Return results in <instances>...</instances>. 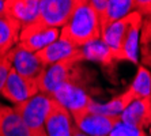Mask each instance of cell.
<instances>
[{
    "mask_svg": "<svg viewBox=\"0 0 151 136\" xmlns=\"http://www.w3.org/2000/svg\"><path fill=\"white\" fill-rule=\"evenodd\" d=\"M142 22L143 18L137 12H132L102 32V42L109 48L117 63H139V37Z\"/></svg>",
    "mask_w": 151,
    "mask_h": 136,
    "instance_id": "obj_1",
    "label": "cell"
},
{
    "mask_svg": "<svg viewBox=\"0 0 151 136\" xmlns=\"http://www.w3.org/2000/svg\"><path fill=\"white\" fill-rule=\"evenodd\" d=\"M101 34L98 15L90 4V0H79L68 23L60 29V38L78 49L101 40Z\"/></svg>",
    "mask_w": 151,
    "mask_h": 136,
    "instance_id": "obj_2",
    "label": "cell"
},
{
    "mask_svg": "<svg viewBox=\"0 0 151 136\" xmlns=\"http://www.w3.org/2000/svg\"><path fill=\"white\" fill-rule=\"evenodd\" d=\"M83 61V52L82 49H79L74 56L46 67L41 72V75L37 78L40 93L50 97L57 89L64 84H76L83 87L86 83L84 80L86 70L82 65Z\"/></svg>",
    "mask_w": 151,
    "mask_h": 136,
    "instance_id": "obj_3",
    "label": "cell"
},
{
    "mask_svg": "<svg viewBox=\"0 0 151 136\" xmlns=\"http://www.w3.org/2000/svg\"><path fill=\"white\" fill-rule=\"evenodd\" d=\"M50 97L46 94L38 93L27 101L15 105L14 110L19 114L23 122L33 132L38 133L41 136H46L45 133V120L49 113Z\"/></svg>",
    "mask_w": 151,
    "mask_h": 136,
    "instance_id": "obj_4",
    "label": "cell"
},
{
    "mask_svg": "<svg viewBox=\"0 0 151 136\" xmlns=\"http://www.w3.org/2000/svg\"><path fill=\"white\" fill-rule=\"evenodd\" d=\"M79 0H40L37 22L49 29H61L68 23Z\"/></svg>",
    "mask_w": 151,
    "mask_h": 136,
    "instance_id": "obj_5",
    "label": "cell"
},
{
    "mask_svg": "<svg viewBox=\"0 0 151 136\" xmlns=\"http://www.w3.org/2000/svg\"><path fill=\"white\" fill-rule=\"evenodd\" d=\"M71 116L75 127L88 136H109L116 124L120 121V117L99 114L90 108L78 110Z\"/></svg>",
    "mask_w": 151,
    "mask_h": 136,
    "instance_id": "obj_6",
    "label": "cell"
},
{
    "mask_svg": "<svg viewBox=\"0 0 151 136\" xmlns=\"http://www.w3.org/2000/svg\"><path fill=\"white\" fill-rule=\"evenodd\" d=\"M59 37V29L45 27L44 24L35 21L21 29L17 45L19 48L27 50V52L37 53L40 50H42L44 48H46L48 45L53 44Z\"/></svg>",
    "mask_w": 151,
    "mask_h": 136,
    "instance_id": "obj_7",
    "label": "cell"
},
{
    "mask_svg": "<svg viewBox=\"0 0 151 136\" xmlns=\"http://www.w3.org/2000/svg\"><path fill=\"white\" fill-rule=\"evenodd\" d=\"M40 93L37 79L22 76L15 70H11L0 94L4 99L12 102L14 105H19L27 101L35 94Z\"/></svg>",
    "mask_w": 151,
    "mask_h": 136,
    "instance_id": "obj_8",
    "label": "cell"
},
{
    "mask_svg": "<svg viewBox=\"0 0 151 136\" xmlns=\"http://www.w3.org/2000/svg\"><path fill=\"white\" fill-rule=\"evenodd\" d=\"M74 127L71 113L56 99L50 98L49 113L44 125L46 136H72Z\"/></svg>",
    "mask_w": 151,
    "mask_h": 136,
    "instance_id": "obj_9",
    "label": "cell"
},
{
    "mask_svg": "<svg viewBox=\"0 0 151 136\" xmlns=\"http://www.w3.org/2000/svg\"><path fill=\"white\" fill-rule=\"evenodd\" d=\"M50 98L56 99L60 105H63L71 114L78 110L88 108L90 102L93 101L91 95L83 87L76 86V84H64L57 89L50 95Z\"/></svg>",
    "mask_w": 151,
    "mask_h": 136,
    "instance_id": "obj_10",
    "label": "cell"
},
{
    "mask_svg": "<svg viewBox=\"0 0 151 136\" xmlns=\"http://www.w3.org/2000/svg\"><path fill=\"white\" fill-rule=\"evenodd\" d=\"M8 56H10L11 60L12 70H15L22 76L37 79L41 75L42 71L45 70L44 65L40 63V60L35 53L27 52L25 49L19 48L18 45H15L8 52Z\"/></svg>",
    "mask_w": 151,
    "mask_h": 136,
    "instance_id": "obj_11",
    "label": "cell"
},
{
    "mask_svg": "<svg viewBox=\"0 0 151 136\" xmlns=\"http://www.w3.org/2000/svg\"><path fill=\"white\" fill-rule=\"evenodd\" d=\"M120 121L146 129L151 127V97L132 101L120 114Z\"/></svg>",
    "mask_w": 151,
    "mask_h": 136,
    "instance_id": "obj_12",
    "label": "cell"
},
{
    "mask_svg": "<svg viewBox=\"0 0 151 136\" xmlns=\"http://www.w3.org/2000/svg\"><path fill=\"white\" fill-rule=\"evenodd\" d=\"M0 136H41L33 132L14 108L0 105Z\"/></svg>",
    "mask_w": 151,
    "mask_h": 136,
    "instance_id": "obj_13",
    "label": "cell"
},
{
    "mask_svg": "<svg viewBox=\"0 0 151 136\" xmlns=\"http://www.w3.org/2000/svg\"><path fill=\"white\" fill-rule=\"evenodd\" d=\"M7 15L21 29L37 21L40 15V0H7Z\"/></svg>",
    "mask_w": 151,
    "mask_h": 136,
    "instance_id": "obj_14",
    "label": "cell"
},
{
    "mask_svg": "<svg viewBox=\"0 0 151 136\" xmlns=\"http://www.w3.org/2000/svg\"><path fill=\"white\" fill-rule=\"evenodd\" d=\"M136 10V0H108V6L98 15L101 32L108 29L114 22L128 17Z\"/></svg>",
    "mask_w": 151,
    "mask_h": 136,
    "instance_id": "obj_15",
    "label": "cell"
},
{
    "mask_svg": "<svg viewBox=\"0 0 151 136\" xmlns=\"http://www.w3.org/2000/svg\"><path fill=\"white\" fill-rule=\"evenodd\" d=\"M78 50H79L78 48H74L71 44H68L67 41H64L59 37L53 44L48 45L35 55L38 57L40 63L44 65V68H46L52 64H56L59 61H63V60L76 55Z\"/></svg>",
    "mask_w": 151,
    "mask_h": 136,
    "instance_id": "obj_16",
    "label": "cell"
},
{
    "mask_svg": "<svg viewBox=\"0 0 151 136\" xmlns=\"http://www.w3.org/2000/svg\"><path fill=\"white\" fill-rule=\"evenodd\" d=\"M132 101H135L134 95L131 94L128 89H125L121 94L114 95L112 99H109L105 104H101V102H97L93 99L90 102L88 108L91 109V110H94V112L99 113V114L110 116V117H120V114L124 112V109Z\"/></svg>",
    "mask_w": 151,
    "mask_h": 136,
    "instance_id": "obj_17",
    "label": "cell"
},
{
    "mask_svg": "<svg viewBox=\"0 0 151 136\" xmlns=\"http://www.w3.org/2000/svg\"><path fill=\"white\" fill-rule=\"evenodd\" d=\"M83 52L84 61H94V63L102 65L106 70H113L116 67L117 61L114 60L112 52L109 50V48L102 42V40L94 41L88 45L82 48Z\"/></svg>",
    "mask_w": 151,
    "mask_h": 136,
    "instance_id": "obj_18",
    "label": "cell"
},
{
    "mask_svg": "<svg viewBox=\"0 0 151 136\" xmlns=\"http://www.w3.org/2000/svg\"><path fill=\"white\" fill-rule=\"evenodd\" d=\"M21 26L8 15H0V55H7L18 44Z\"/></svg>",
    "mask_w": 151,
    "mask_h": 136,
    "instance_id": "obj_19",
    "label": "cell"
},
{
    "mask_svg": "<svg viewBox=\"0 0 151 136\" xmlns=\"http://www.w3.org/2000/svg\"><path fill=\"white\" fill-rule=\"evenodd\" d=\"M127 89L134 95L135 99L151 97V71L140 64L131 84Z\"/></svg>",
    "mask_w": 151,
    "mask_h": 136,
    "instance_id": "obj_20",
    "label": "cell"
},
{
    "mask_svg": "<svg viewBox=\"0 0 151 136\" xmlns=\"http://www.w3.org/2000/svg\"><path fill=\"white\" fill-rule=\"evenodd\" d=\"M139 59L142 65L151 71V18L143 19L139 37Z\"/></svg>",
    "mask_w": 151,
    "mask_h": 136,
    "instance_id": "obj_21",
    "label": "cell"
},
{
    "mask_svg": "<svg viewBox=\"0 0 151 136\" xmlns=\"http://www.w3.org/2000/svg\"><path fill=\"white\" fill-rule=\"evenodd\" d=\"M109 136H148V135L146 133L144 129L136 128V127H132L123 121H119Z\"/></svg>",
    "mask_w": 151,
    "mask_h": 136,
    "instance_id": "obj_22",
    "label": "cell"
},
{
    "mask_svg": "<svg viewBox=\"0 0 151 136\" xmlns=\"http://www.w3.org/2000/svg\"><path fill=\"white\" fill-rule=\"evenodd\" d=\"M11 70H12V65H11V60L8 53L7 55H0V91L3 89Z\"/></svg>",
    "mask_w": 151,
    "mask_h": 136,
    "instance_id": "obj_23",
    "label": "cell"
},
{
    "mask_svg": "<svg viewBox=\"0 0 151 136\" xmlns=\"http://www.w3.org/2000/svg\"><path fill=\"white\" fill-rule=\"evenodd\" d=\"M0 15H7V0H0Z\"/></svg>",
    "mask_w": 151,
    "mask_h": 136,
    "instance_id": "obj_24",
    "label": "cell"
},
{
    "mask_svg": "<svg viewBox=\"0 0 151 136\" xmlns=\"http://www.w3.org/2000/svg\"><path fill=\"white\" fill-rule=\"evenodd\" d=\"M74 125H75V124H74ZM72 136H88V135L83 133L82 131H79V129H78L76 127H74V131H72Z\"/></svg>",
    "mask_w": 151,
    "mask_h": 136,
    "instance_id": "obj_25",
    "label": "cell"
},
{
    "mask_svg": "<svg viewBox=\"0 0 151 136\" xmlns=\"http://www.w3.org/2000/svg\"><path fill=\"white\" fill-rule=\"evenodd\" d=\"M150 136H151V127H150Z\"/></svg>",
    "mask_w": 151,
    "mask_h": 136,
    "instance_id": "obj_26",
    "label": "cell"
}]
</instances>
